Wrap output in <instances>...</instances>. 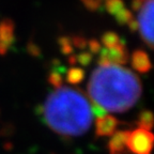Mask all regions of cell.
Wrapping results in <instances>:
<instances>
[{
    "label": "cell",
    "mask_w": 154,
    "mask_h": 154,
    "mask_svg": "<svg viewBox=\"0 0 154 154\" xmlns=\"http://www.w3.org/2000/svg\"><path fill=\"white\" fill-rule=\"evenodd\" d=\"M87 46H89V49L91 51L90 54H97L102 49L101 43L97 40H95V38H91L90 41H88V45Z\"/></svg>",
    "instance_id": "44dd1931"
},
{
    "label": "cell",
    "mask_w": 154,
    "mask_h": 154,
    "mask_svg": "<svg viewBox=\"0 0 154 154\" xmlns=\"http://www.w3.org/2000/svg\"><path fill=\"white\" fill-rule=\"evenodd\" d=\"M15 24L11 18H5L0 20V43H3L11 47L16 41L14 35Z\"/></svg>",
    "instance_id": "9c48e42d"
},
{
    "label": "cell",
    "mask_w": 154,
    "mask_h": 154,
    "mask_svg": "<svg viewBox=\"0 0 154 154\" xmlns=\"http://www.w3.org/2000/svg\"><path fill=\"white\" fill-rule=\"evenodd\" d=\"M154 136L150 131L136 128L128 136V147L132 154H151Z\"/></svg>",
    "instance_id": "277c9868"
},
{
    "label": "cell",
    "mask_w": 154,
    "mask_h": 154,
    "mask_svg": "<svg viewBox=\"0 0 154 154\" xmlns=\"http://www.w3.org/2000/svg\"><path fill=\"white\" fill-rule=\"evenodd\" d=\"M10 47L3 43H0V56H5L9 51Z\"/></svg>",
    "instance_id": "484cf974"
},
{
    "label": "cell",
    "mask_w": 154,
    "mask_h": 154,
    "mask_svg": "<svg viewBox=\"0 0 154 154\" xmlns=\"http://www.w3.org/2000/svg\"><path fill=\"white\" fill-rule=\"evenodd\" d=\"M62 76L63 75H61L59 72H57V71H55V70H51L49 75H48L47 80L51 86H54L55 88L59 89V88L62 87V82H63Z\"/></svg>",
    "instance_id": "2e32d148"
},
{
    "label": "cell",
    "mask_w": 154,
    "mask_h": 154,
    "mask_svg": "<svg viewBox=\"0 0 154 154\" xmlns=\"http://www.w3.org/2000/svg\"><path fill=\"white\" fill-rule=\"evenodd\" d=\"M67 62H69V64H70V65L74 66V65L77 63L76 56H75V55H70V56H69V58H67Z\"/></svg>",
    "instance_id": "4316f807"
},
{
    "label": "cell",
    "mask_w": 154,
    "mask_h": 154,
    "mask_svg": "<svg viewBox=\"0 0 154 154\" xmlns=\"http://www.w3.org/2000/svg\"><path fill=\"white\" fill-rule=\"evenodd\" d=\"M27 53L29 55H31L32 57H35V58L42 57L41 48L38 47L33 41H29L28 44H27Z\"/></svg>",
    "instance_id": "ac0fdd59"
},
{
    "label": "cell",
    "mask_w": 154,
    "mask_h": 154,
    "mask_svg": "<svg viewBox=\"0 0 154 154\" xmlns=\"http://www.w3.org/2000/svg\"><path fill=\"white\" fill-rule=\"evenodd\" d=\"M121 38L113 31H107L102 35V42L106 48H111L120 43Z\"/></svg>",
    "instance_id": "7c38bea8"
},
{
    "label": "cell",
    "mask_w": 154,
    "mask_h": 154,
    "mask_svg": "<svg viewBox=\"0 0 154 154\" xmlns=\"http://www.w3.org/2000/svg\"><path fill=\"white\" fill-rule=\"evenodd\" d=\"M74 49H73L72 45H64V46H61V53L63 55H72Z\"/></svg>",
    "instance_id": "603a6c76"
},
{
    "label": "cell",
    "mask_w": 154,
    "mask_h": 154,
    "mask_svg": "<svg viewBox=\"0 0 154 154\" xmlns=\"http://www.w3.org/2000/svg\"><path fill=\"white\" fill-rule=\"evenodd\" d=\"M85 75H86V72H85L80 67H75L72 66L69 71H66V82L67 84L70 85H78L84 80Z\"/></svg>",
    "instance_id": "8fae6325"
},
{
    "label": "cell",
    "mask_w": 154,
    "mask_h": 154,
    "mask_svg": "<svg viewBox=\"0 0 154 154\" xmlns=\"http://www.w3.org/2000/svg\"><path fill=\"white\" fill-rule=\"evenodd\" d=\"M76 60L82 66H88L93 60V56L88 51H82V53H79L76 56Z\"/></svg>",
    "instance_id": "e0dca14e"
},
{
    "label": "cell",
    "mask_w": 154,
    "mask_h": 154,
    "mask_svg": "<svg viewBox=\"0 0 154 154\" xmlns=\"http://www.w3.org/2000/svg\"><path fill=\"white\" fill-rule=\"evenodd\" d=\"M90 108H91V113H93L95 116L96 119L103 118V117H105L107 115V111L103 107L97 105V104H94V103L90 104Z\"/></svg>",
    "instance_id": "ffe728a7"
},
{
    "label": "cell",
    "mask_w": 154,
    "mask_h": 154,
    "mask_svg": "<svg viewBox=\"0 0 154 154\" xmlns=\"http://www.w3.org/2000/svg\"><path fill=\"white\" fill-rule=\"evenodd\" d=\"M104 9H106L109 14L116 15L122 9H124V2L123 0H106Z\"/></svg>",
    "instance_id": "4fadbf2b"
},
{
    "label": "cell",
    "mask_w": 154,
    "mask_h": 154,
    "mask_svg": "<svg viewBox=\"0 0 154 154\" xmlns=\"http://www.w3.org/2000/svg\"><path fill=\"white\" fill-rule=\"evenodd\" d=\"M35 113L42 122L63 137H77L88 132L92 123L90 103L78 88L61 87L51 92Z\"/></svg>",
    "instance_id": "6da1fadb"
},
{
    "label": "cell",
    "mask_w": 154,
    "mask_h": 154,
    "mask_svg": "<svg viewBox=\"0 0 154 154\" xmlns=\"http://www.w3.org/2000/svg\"><path fill=\"white\" fill-rule=\"evenodd\" d=\"M119 125V121L113 116L106 115L105 117L96 119L95 121V136L96 137H108L112 136L116 128Z\"/></svg>",
    "instance_id": "8992f818"
},
{
    "label": "cell",
    "mask_w": 154,
    "mask_h": 154,
    "mask_svg": "<svg viewBox=\"0 0 154 154\" xmlns=\"http://www.w3.org/2000/svg\"><path fill=\"white\" fill-rule=\"evenodd\" d=\"M128 29H130L132 32H136L138 30V23L137 20L132 19L130 23H128Z\"/></svg>",
    "instance_id": "d4e9b609"
},
{
    "label": "cell",
    "mask_w": 154,
    "mask_h": 154,
    "mask_svg": "<svg viewBox=\"0 0 154 154\" xmlns=\"http://www.w3.org/2000/svg\"><path fill=\"white\" fill-rule=\"evenodd\" d=\"M153 2L154 0H146L138 15V29L144 43L153 49Z\"/></svg>",
    "instance_id": "3957f363"
},
{
    "label": "cell",
    "mask_w": 154,
    "mask_h": 154,
    "mask_svg": "<svg viewBox=\"0 0 154 154\" xmlns=\"http://www.w3.org/2000/svg\"><path fill=\"white\" fill-rule=\"evenodd\" d=\"M131 65L135 71L141 74H146L152 69L149 55L142 49H136L133 51L131 57Z\"/></svg>",
    "instance_id": "ba28073f"
},
{
    "label": "cell",
    "mask_w": 154,
    "mask_h": 154,
    "mask_svg": "<svg viewBox=\"0 0 154 154\" xmlns=\"http://www.w3.org/2000/svg\"><path fill=\"white\" fill-rule=\"evenodd\" d=\"M82 5H85L88 11L90 12H103L104 7L102 5V2L100 0H80Z\"/></svg>",
    "instance_id": "9a60e30c"
},
{
    "label": "cell",
    "mask_w": 154,
    "mask_h": 154,
    "mask_svg": "<svg viewBox=\"0 0 154 154\" xmlns=\"http://www.w3.org/2000/svg\"><path fill=\"white\" fill-rule=\"evenodd\" d=\"M58 43L60 46H64V45H70L71 44V38L69 36H60L58 38Z\"/></svg>",
    "instance_id": "cb8c5ba5"
},
{
    "label": "cell",
    "mask_w": 154,
    "mask_h": 154,
    "mask_svg": "<svg viewBox=\"0 0 154 154\" xmlns=\"http://www.w3.org/2000/svg\"><path fill=\"white\" fill-rule=\"evenodd\" d=\"M72 43L75 47L79 48V49H85L88 45V41L87 38L82 35H74L72 38Z\"/></svg>",
    "instance_id": "d6986e66"
},
{
    "label": "cell",
    "mask_w": 154,
    "mask_h": 154,
    "mask_svg": "<svg viewBox=\"0 0 154 154\" xmlns=\"http://www.w3.org/2000/svg\"><path fill=\"white\" fill-rule=\"evenodd\" d=\"M100 57L107 59L112 65H120L128 63L130 56H128V49L125 47V40L121 38L120 43L111 48H102L100 51Z\"/></svg>",
    "instance_id": "5b68a950"
},
{
    "label": "cell",
    "mask_w": 154,
    "mask_h": 154,
    "mask_svg": "<svg viewBox=\"0 0 154 154\" xmlns=\"http://www.w3.org/2000/svg\"><path fill=\"white\" fill-rule=\"evenodd\" d=\"M144 1L146 0H132V2H131V8L133 9V11H139L141 9V7L143 5Z\"/></svg>",
    "instance_id": "7402d4cb"
},
{
    "label": "cell",
    "mask_w": 154,
    "mask_h": 154,
    "mask_svg": "<svg viewBox=\"0 0 154 154\" xmlns=\"http://www.w3.org/2000/svg\"><path fill=\"white\" fill-rule=\"evenodd\" d=\"M136 123L141 130L150 131L153 128V113H152V111L148 110V109L140 111Z\"/></svg>",
    "instance_id": "30bf717a"
},
{
    "label": "cell",
    "mask_w": 154,
    "mask_h": 154,
    "mask_svg": "<svg viewBox=\"0 0 154 154\" xmlns=\"http://www.w3.org/2000/svg\"><path fill=\"white\" fill-rule=\"evenodd\" d=\"M87 91L92 103L106 111L125 112L140 99L141 82L135 73L120 65L99 66L91 74Z\"/></svg>",
    "instance_id": "7a4b0ae2"
},
{
    "label": "cell",
    "mask_w": 154,
    "mask_h": 154,
    "mask_svg": "<svg viewBox=\"0 0 154 154\" xmlns=\"http://www.w3.org/2000/svg\"><path fill=\"white\" fill-rule=\"evenodd\" d=\"M130 133V131H118L111 136L108 141L109 154H128L126 143Z\"/></svg>",
    "instance_id": "52a82bcc"
},
{
    "label": "cell",
    "mask_w": 154,
    "mask_h": 154,
    "mask_svg": "<svg viewBox=\"0 0 154 154\" xmlns=\"http://www.w3.org/2000/svg\"><path fill=\"white\" fill-rule=\"evenodd\" d=\"M100 1H101V0H100Z\"/></svg>",
    "instance_id": "83f0119b"
},
{
    "label": "cell",
    "mask_w": 154,
    "mask_h": 154,
    "mask_svg": "<svg viewBox=\"0 0 154 154\" xmlns=\"http://www.w3.org/2000/svg\"><path fill=\"white\" fill-rule=\"evenodd\" d=\"M133 13L128 9H122L120 12L116 14V22L118 23L120 26H123L125 24H128L133 19Z\"/></svg>",
    "instance_id": "5bb4252c"
}]
</instances>
